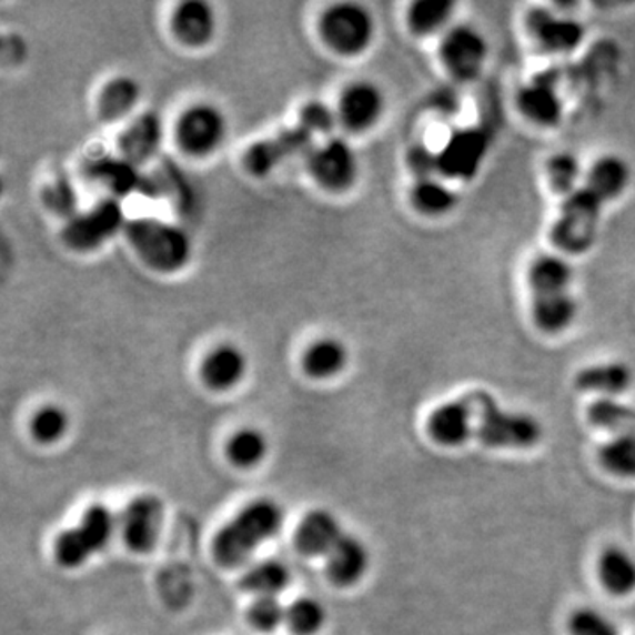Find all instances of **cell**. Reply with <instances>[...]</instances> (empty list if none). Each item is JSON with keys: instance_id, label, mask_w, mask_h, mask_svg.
<instances>
[{"instance_id": "1", "label": "cell", "mask_w": 635, "mask_h": 635, "mask_svg": "<svg viewBox=\"0 0 635 635\" xmlns=\"http://www.w3.org/2000/svg\"><path fill=\"white\" fill-rule=\"evenodd\" d=\"M283 517V508L272 500L250 503L218 533L214 541L215 560L223 567H236L248 562L263 542L280 532Z\"/></svg>"}, {"instance_id": "2", "label": "cell", "mask_w": 635, "mask_h": 635, "mask_svg": "<svg viewBox=\"0 0 635 635\" xmlns=\"http://www.w3.org/2000/svg\"><path fill=\"white\" fill-rule=\"evenodd\" d=\"M475 436L490 448H532L542 439V425L528 413L505 412L487 392H475Z\"/></svg>"}, {"instance_id": "3", "label": "cell", "mask_w": 635, "mask_h": 635, "mask_svg": "<svg viewBox=\"0 0 635 635\" xmlns=\"http://www.w3.org/2000/svg\"><path fill=\"white\" fill-rule=\"evenodd\" d=\"M125 232L138 256L154 271H179L190 262V236L175 224L158 220H137L125 224Z\"/></svg>"}, {"instance_id": "4", "label": "cell", "mask_w": 635, "mask_h": 635, "mask_svg": "<svg viewBox=\"0 0 635 635\" xmlns=\"http://www.w3.org/2000/svg\"><path fill=\"white\" fill-rule=\"evenodd\" d=\"M604 202L598 200L588 188H579L565 196L562 215L551 230L554 245L563 253L581 254L592 250L597 239Z\"/></svg>"}, {"instance_id": "5", "label": "cell", "mask_w": 635, "mask_h": 635, "mask_svg": "<svg viewBox=\"0 0 635 635\" xmlns=\"http://www.w3.org/2000/svg\"><path fill=\"white\" fill-rule=\"evenodd\" d=\"M323 43L341 56H359L371 47L376 32L373 14L356 2H340L320 18Z\"/></svg>"}, {"instance_id": "6", "label": "cell", "mask_w": 635, "mask_h": 635, "mask_svg": "<svg viewBox=\"0 0 635 635\" xmlns=\"http://www.w3.org/2000/svg\"><path fill=\"white\" fill-rule=\"evenodd\" d=\"M226 133V117L211 103H196L188 108L175 125L177 142L182 151L196 158L218 151Z\"/></svg>"}, {"instance_id": "7", "label": "cell", "mask_w": 635, "mask_h": 635, "mask_svg": "<svg viewBox=\"0 0 635 635\" xmlns=\"http://www.w3.org/2000/svg\"><path fill=\"white\" fill-rule=\"evenodd\" d=\"M305 161L314 181L334 193L350 190L359 177V158L344 138H326L313 147Z\"/></svg>"}, {"instance_id": "8", "label": "cell", "mask_w": 635, "mask_h": 635, "mask_svg": "<svg viewBox=\"0 0 635 635\" xmlns=\"http://www.w3.org/2000/svg\"><path fill=\"white\" fill-rule=\"evenodd\" d=\"M490 47L481 31L472 26H455L443 36L440 59L446 71L460 82H472L484 69Z\"/></svg>"}, {"instance_id": "9", "label": "cell", "mask_w": 635, "mask_h": 635, "mask_svg": "<svg viewBox=\"0 0 635 635\" xmlns=\"http://www.w3.org/2000/svg\"><path fill=\"white\" fill-rule=\"evenodd\" d=\"M490 151V134L481 128L460 129L439 151L440 173L446 179L468 181L475 177Z\"/></svg>"}, {"instance_id": "10", "label": "cell", "mask_w": 635, "mask_h": 635, "mask_svg": "<svg viewBox=\"0 0 635 635\" xmlns=\"http://www.w3.org/2000/svg\"><path fill=\"white\" fill-rule=\"evenodd\" d=\"M314 145L313 134L296 124L283 129L275 137L254 143L245 155V163L254 175H266L290 159L308 158Z\"/></svg>"}, {"instance_id": "11", "label": "cell", "mask_w": 635, "mask_h": 635, "mask_svg": "<svg viewBox=\"0 0 635 635\" xmlns=\"http://www.w3.org/2000/svg\"><path fill=\"white\" fill-rule=\"evenodd\" d=\"M124 224L121 203L104 200L85 214L74 215L64 230L65 244L78 251L94 250L115 235Z\"/></svg>"}, {"instance_id": "12", "label": "cell", "mask_w": 635, "mask_h": 635, "mask_svg": "<svg viewBox=\"0 0 635 635\" xmlns=\"http://www.w3.org/2000/svg\"><path fill=\"white\" fill-rule=\"evenodd\" d=\"M533 41L547 53H571L581 47L584 26L571 17H560L547 9H532L526 20Z\"/></svg>"}, {"instance_id": "13", "label": "cell", "mask_w": 635, "mask_h": 635, "mask_svg": "<svg viewBox=\"0 0 635 635\" xmlns=\"http://www.w3.org/2000/svg\"><path fill=\"white\" fill-rule=\"evenodd\" d=\"M383 110H385V95L382 89L367 80L350 83L337 103L341 124L355 133L373 128L382 119Z\"/></svg>"}, {"instance_id": "14", "label": "cell", "mask_w": 635, "mask_h": 635, "mask_svg": "<svg viewBox=\"0 0 635 635\" xmlns=\"http://www.w3.org/2000/svg\"><path fill=\"white\" fill-rule=\"evenodd\" d=\"M125 544L137 553H147L158 542L163 526V503L154 496L133 500L121 520Z\"/></svg>"}, {"instance_id": "15", "label": "cell", "mask_w": 635, "mask_h": 635, "mask_svg": "<svg viewBox=\"0 0 635 635\" xmlns=\"http://www.w3.org/2000/svg\"><path fill=\"white\" fill-rule=\"evenodd\" d=\"M473 421H475V409L468 395L463 400L440 404L439 409L431 413L427 430L431 439L440 445L460 446L475 434Z\"/></svg>"}, {"instance_id": "16", "label": "cell", "mask_w": 635, "mask_h": 635, "mask_svg": "<svg viewBox=\"0 0 635 635\" xmlns=\"http://www.w3.org/2000/svg\"><path fill=\"white\" fill-rule=\"evenodd\" d=\"M515 101L520 112L533 124L553 128L562 121V95L551 77H538L521 87Z\"/></svg>"}, {"instance_id": "17", "label": "cell", "mask_w": 635, "mask_h": 635, "mask_svg": "<svg viewBox=\"0 0 635 635\" xmlns=\"http://www.w3.org/2000/svg\"><path fill=\"white\" fill-rule=\"evenodd\" d=\"M163 142V121L155 112L142 113L119 138L122 158L129 163H147L154 158Z\"/></svg>"}, {"instance_id": "18", "label": "cell", "mask_w": 635, "mask_h": 635, "mask_svg": "<svg viewBox=\"0 0 635 635\" xmlns=\"http://www.w3.org/2000/svg\"><path fill=\"white\" fill-rule=\"evenodd\" d=\"M215 11L203 0H185L173 11L172 27L177 39L185 47H203L214 38Z\"/></svg>"}, {"instance_id": "19", "label": "cell", "mask_w": 635, "mask_h": 635, "mask_svg": "<svg viewBox=\"0 0 635 635\" xmlns=\"http://www.w3.org/2000/svg\"><path fill=\"white\" fill-rule=\"evenodd\" d=\"M370 567V551L361 538L344 533L340 542L326 554V574L332 583L352 586Z\"/></svg>"}, {"instance_id": "20", "label": "cell", "mask_w": 635, "mask_h": 635, "mask_svg": "<svg viewBox=\"0 0 635 635\" xmlns=\"http://www.w3.org/2000/svg\"><path fill=\"white\" fill-rule=\"evenodd\" d=\"M248 359L239 346L232 343L215 346L205 356L202 365L203 380L214 391H228L244 379Z\"/></svg>"}, {"instance_id": "21", "label": "cell", "mask_w": 635, "mask_h": 635, "mask_svg": "<svg viewBox=\"0 0 635 635\" xmlns=\"http://www.w3.org/2000/svg\"><path fill=\"white\" fill-rule=\"evenodd\" d=\"M343 535L340 521L335 520L334 514L313 511L305 515L296 530L295 544L305 556H326Z\"/></svg>"}, {"instance_id": "22", "label": "cell", "mask_w": 635, "mask_h": 635, "mask_svg": "<svg viewBox=\"0 0 635 635\" xmlns=\"http://www.w3.org/2000/svg\"><path fill=\"white\" fill-rule=\"evenodd\" d=\"M632 181L631 167L619 155H604L597 159L586 175V185L602 202H613L627 191Z\"/></svg>"}, {"instance_id": "23", "label": "cell", "mask_w": 635, "mask_h": 635, "mask_svg": "<svg viewBox=\"0 0 635 635\" xmlns=\"http://www.w3.org/2000/svg\"><path fill=\"white\" fill-rule=\"evenodd\" d=\"M579 314V305L571 293L533 295L532 318L535 325L545 334H560L567 331Z\"/></svg>"}, {"instance_id": "24", "label": "cell", "mask_w": 635, "mask_h": 635, "mask_svg": "<svg viewBox=\"0 0 635 635\" xmlns=\"http://www.w3.org/2000/svg\"><path fill=\"white\" fill-rule=\"evenodd\" d=\"M574 280V271L565 258L542 254L535 258L528 271V283L533 295L565 293Z\"/></svg>"}, {"instance_id": "25", "label": "cell", "mask_w": 635, "mask_h": 635, "mask_svg": "<svg viewBox=\"0 0 635 635\" xmlns=\"http://www.w3.org/2000/svg\"><path fill=\"white\" fill-rule=\"evenodd\" d=\"M598 577L614 597H625L635 589V560L627 551L611 545L598 560Z\"/></svg>"}, {"instance_id": "26", "label": "cell", "mask_w": 635, "mask_h": 635, "mask_svg": "<svg viewBox=\"0 0 635 635\" xmlns=\"http://www.w3.org/2000/svg\"><path fill=\"white\" fill-rule=\"evenodd\" d=\"M632 385V371L622 362L589 365L575 374V386L583 392L602 395H618Z\"/></svg>"}, {"instance_id": "27", "label": "cell", "mask_w": 635, "mask_h": 635, "mask_svg": "<svg viewBox=\"0 0 635 635\" xmlns=\"http://www.w3.org/2000/svg\"><path fill=\"white\" fill-rule=\"evenodd\" d=\"M142 95V87L131 77H117L104 85L99 94V117L107 122L124 119L133 112Z\"/></svg>"}, {"instance_id": "28", "label": "cell", "mask_w": 635, "mask_h": 635, "mask_svg": "<svg viewBox=\"0 0 635 635\" xmlns=\"http://www.w3.org/2000/svg\"><path fill=\"white\" fill-rule=\"evenodd\" d=\"M349 362V350L334 337H323L311 344L304 353L305 373L316 380L332 379L344 370Z\"/></svg>"}, {"instance_id": "29", "label": "cell", "mask_w": 635, "mask_h": 635, "mask_svg": "<svg viewBox=\"0 0 635 635\" xmlns=\"http://www.w3.org/2000/svg\"><path fill=\"white\" fill-rule=\"evenodd\" d=\"M410 198H412L416 211L421 214L433 215V218L448 214V212L454 211V206L460 202V196L452 190L451 185H446L436 177L415 181Z\"/></svg>"}, {"instance_id": "30", "label": "cell", "mask_w": 635, "mask_h": 635, "mask_svg": "<svg viewBox=\"0 0 635 635\" xmlns=\"http://www.w3.org/2000/svg\"><path fill=\"white\" fill-rule=\"evenodd\" d=\"M455 4L451 0H416L409 8L410 31L416 36H431L451 22Z\"/></svg>"}, {"instance_id": "31", "label": "cell", "mask_w": 635, "mask_h": 635, "mask_svg": "<svg viewBox=\"0 0 635 635\" xmlns=\"http://www.w3.org/2000/svg\"><path fill=\"white\" fill-rule=\"evenodd\" d=\"M588 419L595 427L618 436H635V409L604 397L589 404Z\"/></svg>"}, {"instance_id": "32", "label": "cell", "mask_w": 635, "mask_h": 635, "mask_svg": "<svg viewBox=\"0 0 635 635\" xmlns=\"http://www.w3.org/2000/svg\"><path fill=\"white\" fill-rule=\"evenodd\" d=\"M288 583H290V572L283 563L274 560L253 565L242 577V588L254 593L258 597H275L286 588Z\"/></svg>"}, {"instance_id": "33", "label": "cell", "mask_w": 635, "mask_h": 635, "mask_svg": "<svg viewBox=\"0 0 635 635\" xmlns=\"http://www.w3.org/2000/svg\"><path fill=\"white\" fill-rule=\"evenodd\" d=\"M602 466L613 475L635 478V436H616L598 452Z\"/></svg>"}, {"instance_id": "34", "label": "cell", "mask_w": 635, "mask_h": 635, "mask_svg": "<svg viewBox=\"0 0 635 635\" xmlns=\"http://www.w3.org/2000/svg\"><path fill=\"white\" fill-rule=\"evenodd\" d=\"M545 177L556 193L568 194L579 190L581 161L571 152H558L551 155L545 163Z\"/></svg>"}, {"instance_id": "35", "label": "cell", "mask_w": 635, "mask_h": 635, "mask_svg": "<svg viewBox=\"0 0 635 635\" xmlns=\"http://www.w3.org/2000/svg\"><path fill=\"white\" fill-rule=\"evenodd\" d=\"M115 517L104 505H92L83 514L82 524L78 528L82 530L87 541L91 542L92 550L101 551L107 547L110 538L115 532Z\"/></svg>"}, {"instance_id": "36", "label": "cell", "mask_w": 635, "mask_h": 635, "mask_svg": "<svg viewBox=\"0 0 635 635\" xmlns=\"http://www.w3.org/2000/svg\"><path fill=\"white\" fill-rule=\"evenodd\" d=\"M325 609L314 598L293 602L286 611V623L296 635H313L323 627Z\"/></svg>"}, {"instance_id": "37", "label": "cell", "mask_w": 635, "mask_h": 635, "mask_svg": "<svg viewBox=\"0 0 635 635\" xmlns=\"http://www.w3.org/2000/svg\"><path fill=\"white\" fill-rule=\"evenodd\" d=\"M265 452V436L256 430L239 431L228 445V454L239 466H253L260 463Z\"/></svg>"}, {"instance_id": "38", "label": "cell", "mask_w": 635, "mask_h": 635, "mask_svg": "<svg viewBox=\"0 0 635 635\" xmlns=\"http://www.w3.org/2000/svg\"><path fill=\"white\" fill-rule=\"evenodd\" d=\"M92 553H95V551L92 550L91 542L87 541L80 528L65 530L57 538V560L64 567H80L87 560L91 558Z\"/></svg>"}, {"instance_id": "39", "label": "cell", "mask_w": 635, "mask_h": 635, "mask_svg": "<svg viewBox=\"0 0 635 635\" xmlns=\"http://www.w3.org/2000/svg\"><path fill=\"white\" fill-rule=\"evenodd\" d=\"M68 430V415L61 406H44L36 413L32 433L43 443H53Z\"/></svg>"}, {"instance_id": "40", "label": "cell", "mask_w": 635, "mask_h": 635, "mask_svg": "<svg viewBox=\"0 0 635 635\" xmlns=\"http://www.w3.org/2000/svg\"><path fill=\"white\" fill-rule=\"evenodd\" d=\"M340 122V115H337V110H332L329 104L322 103V101H311V103L305 104L302 108L301 121L299 124L310 131L314 138L318 134H323V137L331 138L332 131H334L335 124Z\"/></svg>"}, {"instance_id": "41", "label": "cell", "mask_w": 635, "mask_h": 635, "mask_svg": "<svg viewBox=\"0 0 635 635\" xmlns=\"http://www.w3.org/2000/svg\"><path fill=\"white\" fill-rule=\"evenodd\" d=\"M250 619L258 631L271 632L286 622V611L275 597H258L251 605Z\"/></svg>"}, {"instance_id": "42", "label": "cell", "mask_w": 635, "mask_h": 635, "mask_svg": "<svg viewBox=\"0 0 635 635\" xmlns=\"http://www.w3.org/2000/svg\"><path fill=\"white\" fill-rule=\"evenodd\" d=\"M572 635H619L604 614L593 609H577L568 619Z\"/></svg>"}, {"instance_id": "43", "label": "cell", "mask_w": 635, "mask_h": 635, "mask_svg": "<svg viewBox=\"0 0 635 635\" xmlns=\"http://www.w3.org/2000/svg\"><path fill=\"white\" fill-rule=\"evenodd\" d=\"M406 163L415 175L416 181L430 179L434 173H440L439 152L431 151L427 145H413L406 154Z\"/></svg>"}, {"instance_id": "44", "label": "cell", "mask_w": 635, "mask_h": 635, "mask_svg": "<svg viewBox=\"0 0 635 635\" xmlns=\"http://www.w3.org/2000/svg\"><path fill=\"white\" fill-rule=\"evenodd\" d=\"M48 206L59 214H73L74 205H77V193H74L73 185L68 181H56L48 185L47 193H44Z\"/></svg>"}]
</instances>
